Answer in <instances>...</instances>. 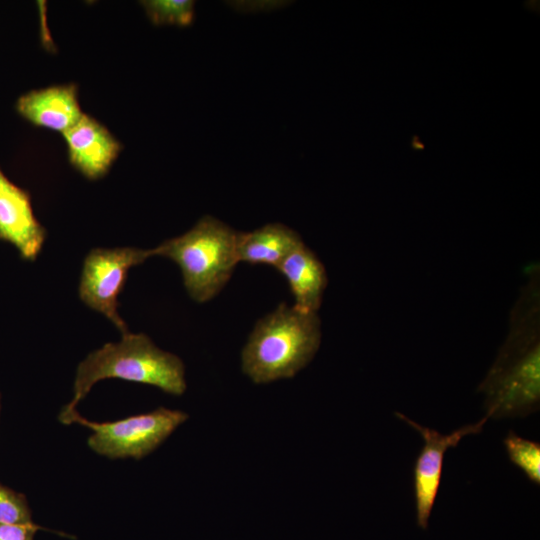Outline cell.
Returning a JSON list of instances; mask_svg holds the SVG:
<instances>
[{"label": "cell", "mask_w": 540, "mask_h": 540, "mask_svg": "<svg viewBox=\"0 0 540 540\" xmlns=\"http://www.w3.org/2000/svg\"><path fill=\"white\" fill-rule=\"evenodd\" d=\"M155 248H94L85 257L79 283V297L89 308L103 314L121 332L128 327L118 313V297L123 291L128 271L149 257Z\"/></svg>", "instance_id": "cell-6"}, {"label": "cell", "mask_w": 540, "mask_h": 540, "mask_svg": "<svg viewBox=\"0 0 540 540\" xmlns=\"http://www.w3.org/2000/svg\"><path fill=\"white\" fill-rule=\"evenodd\" d=\"M180 410L159 407L112 422H94L82 417L77 410L59 417L62 424L77 423L93 433L87 444L95 453L111 459H141L161 445L174 430L188 419Z\"/></svg>", "instance_id": "cell-5"}, {"label": "cell", "mask_w": 540, "mask_h": 540, "mask_svg": "<svg viewBox=\"0 0 540 540\" xmlns=\"http://www.w3.org/2000/svg\"><path fill=\"white\" fill-rule=\"evenodd\" d=\"M503 444L510 461L534 484H540V444L509 431Z\"/></svg>", "instance_id": "cell-13"}, {"label": "cell", "mask_w": 540, "mask_h": 540, "mask_svg": "<svg viewBox=\"0 0 540 540\" xmlns=\"http://www.w3.org/2000/svg\"><path fill=\"white\" fill-rule=\"evenodd\" d=\"M285 277L294 297V306L318 313L328 278L324 265L315 253L302 244L277 268Z\"/></svg>", "instance_id": "cell-11"}, {"label": "cell", "mask_w": 540, "mask_h": 540, "mask_svg": "<svg viewBox=\"0 0 540 540\" xmlns=\"http://www.w3.org/2000/svg\"><path fill=\"white\" fill-rule=\"evenodd\" d=\"M62 134L70 164L89 180L104 177L122 149L104 125L86 114Z\"/></svg>", "instance_id": "cell-9"}, {"label": "cell", "mask_w": 540, "mask_h": 540, "mask_svg": "<svg viewBox=\"0 0 540 540\" xmlns=\"http://www.w3.org/2000/svg\"><path fill=\"white\" fill-rule=\"evenodd\" d=\"M302 244L304 242L295 230L281 223H269L250 232L238 233V260L277 269Z\"/></svg>", "instance_id": "cell-12"}, {"label": "cell", "mask_w": 540, "mask_h": 540, "mask_svg": "<svg viewBox=\"0 0 540 540\" xmlns=\"http://www.w3.org/2000/svg\"><path fill=\"white\" fill-rule=\"evenodd\" d=\"M107 378L152 385L176 396L186 390L185 366L177 355L158 348L144 333L127 332L119 342L106 343L79 363L73 398L59 417L76 410L93 385Z\"/></svg>", "instance_id": "cell-2"}, {"label": "cell", "mask_w": 540, "mask_h": 540, "mask_svg": "<svg viewBox=\"0 0 540 540\" xmlns=\"http://www.w3.org/2000/svg\"><path fill=\"white\" fill-rule=\"evenodd\" d=\"M42 527L31 524L0 523V540H34V535Z\"/></svg>", "instance_id": "cell-16"}, {"label": "cell", "mask_w": 540, "mask_h": 540, "mask_svg": "<svg viewBox=\"0 0 540 540\" xmlns=\"http://www.w3.org/2000/svg\"><path fill=\"white\" fill-rule=\"evenodd\" d=\"M0 523H33L26 496L2 484H0Z\"/></svg>", "instance_id": "cell-15"}, {"label": "cell", "mask_w": 540, "mask_h": 540, "mask_svg": "<svg viewBox=\"0 0 540 540\" xmlns=\"http://www.w3.org/2000/svg\"><path fill=\"white\" fill-rule=\"evenodd\" d=\"M17 111L35 126L64 133L83 116L75 84L54 85L22 95Z\"/></svg>", "instance_id": "cell-10"}, {"label": "cell", "mask_w": 540, "mask_h": 540, "mask_svg": "<svg viewBox=\"0 0 540 540\" xmlns=\"http://www.w3.org/2000/svg\"><path fill=\"white\" fill-rule=\"evenodd\" d=\"M395 415L415 429L424 441L413 468V487L416 522L425 530L440 487L446 452L456 447L465 436L480 433L488 418L484 416L475 424L462 426L450 434H442L419 425L402 413L396 412Z\"/></svg>", "instance_id": "cell-7"}, {"label": "cell", "mask_w": 540, "mask_h": 540, "mask_svg": "<svg viewBox=\"0 0 540 540\" xmlns=\"http://www.w3.org/2000/svg\"><path fill=\"white\" fill-rule=\"evenodd\" d=\"M238 233L207 215L184 234L155 247L156 256L175 262L189 296L207 302L223 289L239 263Z\"/></svg>", "instance_id": "cell-4"}, {"label": "cell", "mask_w": 540, "mask_h": 540, "mask_svg": "<svg viewBox=\"0 0 540 540\" xmlns=\"http://www.w3.org/2000/svg\"><path fill=\"white\" fill-rule=\"evenodd\" d=\"M149 20L157 26H189L194 19V1L188 0H149L142 1Z\"/></svg>", "instance_id": "cell-14"}, {"label": "cell", "mask_w": 540, "mask_h": 540, "mask_svg": "<svg viewBox=\"0 0 540 540\" xmlns=\"http://www.w3.org/2000/svg\"><path fill=\"white\" fill-rule=\"evenodd\" d=\"M46 236V229L34 215L29 193L0 169V240L13 245L23 260L33 262Z\"/></svg>", "instance_id": "cell-8"}, {"label": "cell", "mask_w": 540, "mask_h": 540, "mask_svg": "<svg viewBox=\"0 0 540 540\" xmlns=\"http://www.w3.org/2000/svg\"><path fill=\"white\" fill-rule=\"evenodd\" d=\"M485 417H524L540 406V275L534 266L511 310L509 329L478 387Z\"/></svg>", "instance_id": "cell-1"}, {"label": "cell", "mask_w": 540, "mask_h": 540, "mask_svg": "<svg viewBox=\"0 0 540 540\" xmlns=\"http://www.w3.org/2000/svg\"><path fill=\"white\" fill-rule=\"evenodd\" d=\"M0 410H1V395H0Z\"/></svg>", "instance_id": "cell-17"}, {"label": "cell", "mask_w": 540, "mask_h": 540, "mask_svg": "<svg viewBox=\"0 0 540 540\" xmlns=\"http://www.w3.org/2000/svg\"><path fill=\"white\" fill-rule=\"evenodd\" d=\"M320 343L318 313L281 303L256 323L242 350V370L256 384L292 378L313 359Z\"/></svg>", "instance_id": "cell-3"}]
</instances>
